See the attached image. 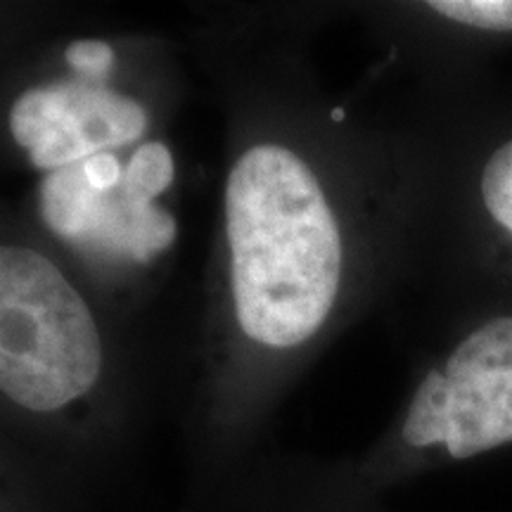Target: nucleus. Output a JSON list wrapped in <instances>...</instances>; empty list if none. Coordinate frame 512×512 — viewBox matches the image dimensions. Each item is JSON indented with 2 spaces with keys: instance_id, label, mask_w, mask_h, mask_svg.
I'll return each instance as SVG.
<instances>
[{
  "instance_id": "f257e3e1",
  "label": "nucleus",
  "mask_w": 512,
  "mask_h": 512,
  "mask_svg": "<svg viewBox=\"0 0 512 512\" xmlns=\"http://www.w3.org/2000/svg\"><path fill=\"white\" fill-rule=\"evenodd\" d=\"M226 226L240 328L266 347L304 344L342 275V238L313 171L287 147L247 150L228 176Z\"/></svg>"
},
{
  "instance_id": "f03ea898",
  "label": "nucleus",
  "mask_w": 512,
  "mask_h": 512,
  "mask_svg": "<svg viewBox=\"0 0 512 512\" xmlns=\"http://www.w3.org/2000/svg\"><path fill=\"white\" fill-rule=\"evenodd\" d=\"M102 368L98 325L53 261L0 247V392L36 413L88 392Z\"/></svg>"
},
{
  "instance_id": "7ed1b4c3",
  "label": "nucleus",
  "mask_w": 512,
  "mask_h": 512,
  "mask_svg": "<svg viewBox=\"0 0 512 512\" xmlns=\"http://www.w3.org/2000/svg\"><path fill=\"white\" fill-rule=\"evenodd\" d=\"M403 441L465 460L512 444V316L479 325L415 392Z\"/></svg>"
},
{
  "instance_id": "20e7f679",
  "label": "nucleus",
  "mask_w": 512,
  "mask_h": 512,
  "mask_svg": "<svg viewBox=\"0 0 512 512\" xmlns=\"http://www.w3.org/2000/svg\"><path fill=\"white\" fill-rule=\"evenodd\" d=\"M145 128L147 114L133 98L74 81L29 88L10 112L12 136L31 164L50 174L107 147L136 143Z\"/></svg>"
},
{
  "instance_id": "39448f33",
  "label": "nucleus",
  "mask_w": 512,
  "mask_h": 512,
  "mask_svg": "<svg viewBox=\"0 0 512 512\" xmlns=\"http://www.w3.org/2000/svg\"><path fill=\"white\" fill-rule=\"evenodd\" d=\"M41 214L60 238L133 261L152 259L176 238L169 211L133 197L124 178L112 190L91 188L81 162L48 174L41 185Z\"/></svg>"
},
{
  "instance_id": "423d86ee",
  "label": "nucleus",
  "mask_w": 512,
  "mask_h": 512,
  "mask_svg": "<svg viewBox=\"0 0 512 512\" xmlns=\"http://www.w3.org/2000/svg\"><path fill=\"white\" fill-rule=\"evenodd\" d=\"M174 181V159L162 143L140 145L124 171V185L133 197L152 202Z\"/></svg>"
},
{
  "instance_id": "0eeeda50",
  "label": "nucleus",
  "mask_w": 512,
  "mask_h": 512,
  "mask_svg": "<svg viewBox=\"0 0 512 512\" xmlns=\"http://www.w3.org/2000/svg\"><path fill=\"white\" fill-rule=\"evenodd\" d=\"M482 202L496 226L512 238V140L494 150L484 166Z\"/></svg>"
},
{
  "instance_id": "6e6552de",
  "label": "nucleus",
  "mask_w": 512,
  "mask_h": 512,
  "mask_svg": "<svg viewBox=\"0 0 512 512\" xmlns=\"http://www.w3.org/2000/svg\"><path fill=\"white\" fill-rule=\"evenodd\" d=\"M437 15L484 31H512V0H437Z\"/></svg>"
},
{
  "instance_id": "1a4fd4ad",
  "label": "nucleus",
  "mask_w": 512,
  "mask_h": 512,
  "mask_svg": "<svg viewBox=\"0 0 512 512\" xmlns=\"http://www.w3.org/2000/svg\"><path fill=\"white\" fill-rule=\"evenodd\" d=\"M64 57H67L69 67L93 81L105 79L114 64V50L100 41H74Z\"/></svg>"
},
{
  "instance_id": "9d476101",
  "label": "nucleus",
  "mask_w": 512,
  "mask_h": 512,
  "mask_svg": "<svg viewBox=\"0 0 512 512\" xmlns=\"http://www.w3.org/2000/svg\"><path fill=\"white\" fill-rule=\"evenodd\" d=\"M81 166H83V174H86V178H88V183H91V188L100 190V192L117 188V185L121 183V178H124V171H121L119 159L110 155V152H100V155L81 162Z\"/></svg>"
}]
</instances>
